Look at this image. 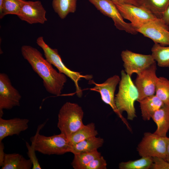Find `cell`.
Masks as SVG:
<instances>
[{
    "label": "cell",
    "instance_id": "19",
    "mask_svg": "<svg viewBox=\"0 0 169 169\" xmlns=\"http://www.w3.org/2000/svg\"><path fill=\"white\" fill-rule=\"evenodd\" d=\"M104 142V140L100 137H91L71 145L69 152L74 155L93 151L101 147Z\"/></svg>",
    "mask_w": 169,
    "mask_h": 169
},
{
    "label": "cell",
    "instance_id": "1",
    "mask_svg": "<svg viewBox=\"0 0 169 169\" xmlns=\"http://www.w3.org/2000/svg\"><path fill=\"white\" fill-rule=\"evenodd\" d=\"M21 52L33 71L42 79L46 91L54 95H60L67 82V76L55 69L35 48L24 45L21 47Z\"/></svg>",
    "mask_w": 169,
    "mask_h": 169
},
{
    "label": "cell",
    "instance_id": "2",
    "mask_svg": "<svg viewBox=\"0 0 169 169\" xmlns=\"http://www.w3.org/2000/svg\"><path fill=\"white\" fill-rule=\"evenodd\" d=\"M138 97V90L131 77L122 70L118 91L115 96V105L119 113L122 115V113L125 111L127 119L133 120L136 117L134 103Z\"/></svg>",
    "mask_w": 169,
    "mask_h": 169
},
{
    "label": "cell",
    "instance_id": "13",
    "mask_svg": "<svg viewBox=\"0 0 169 169\" xmlns=\"http://www.w3.org/2000/svg\"><path fill=\"white\" fill-rule=\"evenodd\" d=\"M169 26L161 18H157L136 29L138 33L151 39L155 43L169 45Z\"/></svg>",
    "mask_w": 169,
    "mask_h": 169
},
{
    "label": "cell",
    "instance_id": "33",
    "mask_svg": "<svg viewBox=\"0 0 169 169\" xmlns=\"http://www.w3.org/2000/svg\"><path fill=\"white\" fill-rule=\"evenodd\" d=\"M0 166H1L5 154L4 152V146L1 142H0Z\"/></svg>",
    "mask_w": 169,
    "mask_h": 169
},
{
    "label": "cell",
    "instance_id": "26",
    "mask_svg": "<svg viewBox=\"0 0 169 169\" xmlns=\"http://www.w3.org/2000/svg\"><path fill=\"white\" fill-rule=\"evenodd\" d=\"M153 162L151 157H141L136 160L122 162L119 165L120 169H151Z\"/></svg>",
    "mask_w": 169,
    "mask_h": 169
},
{
    "label": "cell",
    "instance_id": "15",
    "mask_svg": "<svg viewBox=\"0 0 169 169\" xmlns=\"http://www.w3.org/2000/svg\"><path fill=\"white\" fill-rule=\"evenodd\" d=\"M29 120L15 118L8 120L0 117V142L5 137L19 135L28 128Z\"/></svg>",
    "mask_w": 169,
    "mask_h": 169
},
{
    "label": "cell",
    "instance_id": "16",
    "mask_svg": "<svg viewBox=\"0 0 169 169\" xmlns=\"http://www.w3.org/2000/svg\"><path fill=\"white\" fill-rule=\"evenodd\" d=\"M151 119L157 126L154 133L161 136H166L169 130V105L164 104L155 111Z\"/></svg>",
    "mask_w": 169,
    "mask_h": 169
},
{
    "label": "cell",
    "instance_id": "27",
    "mask_svg": "<svg viewBox=\"0 0 169 169\" xmlns=\"http://www.w3.org/2000/svg\"><path fill=\"white\" fill-rule=\"evenodd\" d=\"M165 105H169V80L163 77H158L155 94Z\"/></svg>",
    "mask_w": 169,
    "mask_h": 169
},
{
    "label": "cell",
    "instance_id": "17",
    "mask_svg": "<svg viewBox=\"0 0 169 169\" xmlns=\"http://www.w3.org/2000/svg\"><path fill=\"white\" fill-rule=\"evenodd\" d=\"M140 104L142 119L149 120L158 110L164 104L155 95L146 97L138 101Z\"/></svg>",
    "mask_w": 169,
    "mask_h": 169
},
{
    "label": "cell",
    "instance_id": "10",
    "mask_svg": "<svg viewBox=\"0 0 169 169\" xmlns=\"http://www.w3.org/2000/svg\"><path fill=\"white\" fill-rule=\"evenodd\" d=\"M156 62L137 74L135 84L139 93L137 101L155 94L158 78L156 75Z\"/></svg>",
    "mask_w": 169,
    "mask_h": 169
},
{
    "label": "cell",
    "instance_id": "20",
    "mask_svg": "<svg viewBox=\"0 0 169 169\" xmlns=\"http://www.w3.org/2000/svg\"><path fill=\"white\" fill-rule=\"evenodd\" d=\"M140 6L161 18L169 6V0H138Z\"/></svg>",
    "mask_w": 169,
    "mask_h": 169
},
{
    "label": "cell",
    "instance_id": "21",
    "mask_svg": "<svg viewBox=\"0 0 169 169\" xmlns=\"http://www.w3.org/2000/svg\"><path fill=\"white\" fill-rule=\"evenodd\" d=\"M98 134L95 124L91 122L83 126L68 138L71 145L76 144Z\"/></svg>",
    "mask_w": 169,
    "mask_h": 169
},
{
    "label": "cell",
    "instance_id": "28",
    "mask_svg": "<svg viewBox=\"0 0 169 169\" xmlns=\"http://www.w3.org/2000/svg\"><path fill=\"white\" fill-rule=\"evenodd\" d=\"M107 163L101 155L91 161L84 169H106Z\"/></svg>",
    "mask_w": 169,
    "mask_h": 169
},
{
    "label": "cell",
    "instance_id": "23",
    "mask_svg": "<svg viewBox=\"0 0 169 169\" xmlns=\"http://www.w3.org/2000/svg\"><path fill=\"white\" fill-rule=\"evenodd\" d=\"M151 51V54L159 66L169 68V45L155 43Z\"/></svg>",
    "mask_w": 169,
    "mask_h": 169
},
{
    "label": "cell",
    "instance_id": "22",
    "mask_svg": "<svg viewBox=\"0 0 169 169\" xmlns=\"http://www.w3.org/2000/svg\"><path fill=\"white\" fill-rule=\"evenodd\" d=\"M77 0H53L52 7L55 12L62 19H64L76 9Z\"/></svg>",
    "mask_w": 169,
    "mask_h": 169
},
{
    "label": "cell",
    "instance_id": "11",
    "mask_svg": "<svg viewBox=\"0 0 169 169\" xmlns=\"http://www.w3.org/2000/svg\"><path fill=\"white\" fill-rule=\"evenodd\" d=\"M21 96L12 85L8 75L0 74V116L2 117L4 109L10 110L19 106Z\"/></svg>",
    "mask_w": 169,
    "mask_h": 169
},
{
    "label": "cell",
    "instance_id": "24",
    "mask_svg": "<svg viewBox=\"0 0 169 169\" xmlns=\"http://www.w3.org/2000/svg\"><path fill=\"white\" fill-rule=\"evenodd\" d=\"M73 159L71 163L74 169H84L93 160L101 156L97 150L88 152L82 153L74 155Z\"/></svg>",
    "mask_w": 169,
    "mask_h": 169
},
{
    "label": "cell",
    "instance_id": "18",
    "mask_svg": "<svg viewBox=\"0 0 169 169\" xmlns=\"http://www.w3.org/2000/svg\"><path fill=\"white\" fill-rule=\"evenodd\" d=\"M2 169H30L33 164L18 153L5 154Z\"/></svg>",
    "mask_w": 169,
    "mask_h": 169
},
{
    "label": "cell",
    "instance_id": "34",
    "mask_svg": "<svg viewBox=\"0 0 169 169\" xmlns=\"http://www.w3.org/2000/svg\"><path fill=\"white\" fill-rule=\"evenodd\" d=\"M165 160L169 163V137H168L167 138Z\"/></svg>",
    "mask_w": 169,
    "mask_h": 169
},
{
    "label": "cell",
    "instance_id": "9",
    "mask_svg": "<svg viewBox=\"0 0 169 169\" xmlns=\"http://www.w3.org/2000/svg\"><path fill=\"white\" fill-rule=\"evenodd\" d=\"M114 4L123 18L129 20L136 30L157 18L141 6L131 4Z\"/></svg>",
    "mask_w": 169,
    "mask_h": 169
},
{
    "label": "cell",
    "instance_id": "4",
    "mask_svg": "<svg viewBox=\"0 0 169 169\" xmlns=\"http://www.w3.org/2000/svg\"><path fill=\"white\" fill-rule=\"evenodd\" d=\"M84 112L77 103L67 102L61 107L58 114L57 127L61 133L69 138L83 126Z\"/></svg>",
    "mask_w": 169,
    "mask_h": 169
},
{
    "label": "cell",
    "instance_id": "31",
    "mask_svg": "<svg viewBox=\"0 0 169 169\" xmlns=\"http://www.w3.org/2000/svg\"><path fill=\"white\" fill-rule=\"evenodd\" d=\"M114 3L118 4H131L140 6L138 0H110Z\"/></svg>",
    "mask_w": 169,
    "mask_h": 169
},
{
    "label": "cell",
    "instance_id": "8",
    "mask_svg": "<svg viewBox=\"0 0 169 169\" xmlns=\"http://www.w3.org/2000/svg\"><path fill=\"white\" fill-rule=\"evenodd\" d=\"M120 78L119 75H115L107 79L104 82L101 84L95 83L93 80H90V82L95 84V86L90 90L99 92L102 101L109 105L122 119L128 129L131 127L126 120L118 112L115 104V92L117 85L119 84Z\"/></svg>",
    "mask_w": 169,
    "mask_h": 169
},
{
    "label": "cell",
    "instance_id": "5",
    "mask_svg": "<svg viewBox=\"0 0 169 169\" xmlns=\"http://www.w3.org/2000/svg\"><path fill=\"white\" fill-rule=\"evenodd\" d=\"M36 43L43 51L45 59L58 69L59 72L65 75L74 82L76 89V95L81 97L83 95L82 90L79 85V81L82 78L91 80L93 78L91 75H83L80 73L72 70L68 68L62 61L58 50L52 49L44 41L42 36L38 37Z\"/></svg>",
    "mask_w": 169,
    "mask_h": 169
},
{
    "label": "cell",
    "instance_id": "30",
    "mask_svg": "<svg viewBox=\"0 0 169 169\" xmlns=\"http://www.w3.org/2000/svg\"><path fill=\"white\" fill-rule=\"evenodd\" d=\"M152 158L153 162L151 169H169V163L165 159L157 157Z\"/></svg>",
    "mask_w": 169,
    "mask_h": 169
},
{
    "label": "cell",
    "instance_id": "35",
    "mask_svg": "<svg viewBox=\"0 0 169 169\" xmlns=\"http://www.w3.org/2000/svg\"><path fill=\"white\" fill-rule=\"evenodd\" d=\"M3 0H0V10L1 9L2 7Z\"/></svg>",
    "mask_w": 169,
    "mask_h": 169
},
{
    "label": "cell",
    "instance_id": "3",
    "mask_svg": "<svg viewBox=\"0 0 169 169\" xmlns=\"http://www.w3.org/2000/svg\"><path fill=\"white\" fill-rule=\"evenodd\" d=\"M44 125H42L36 135L31 138V146L35 151L49 155H61L69 152L70 145L68 138L64 134L61 133L47 136L39 133L40 129Z\"/></svg>",
    "mask_w": 169,
    "mask_h": 169
},
{
    "label": "cell",
    "instance_id": "7",
    "mask_svg": "<svg viewBox=\"0 0 169 169\" xmlns=\"http://www.w3.org/2000/svg\"><path fill=\"white\" fill-rule=\"evenodd\" d=\"M88 0L103 14L110 18L118 29L132 34L138 33L130 23L125 21L116 5L110 0Z\"/></svg>",
    "mask_w": 169,
    "mask_h": 169
},
{
    "label": "cell",
    "instance_id": "32",
    "mask_svg": "<svg viewBox=\"0 0 169 169\" xmlns=\"http://www.w3.org/2000/svg\"><path fill=\"white\" fill-rule=\"evenodd\" d=\"M166 25L169 26V6L167 8L161 18Z\"/></svg>",
    "mask_w": 169,
    "mask_h": 169
},
{
    "label": "cell",
    "instance_id": "14",
    "mask_svg": "<svg viewBox=\"0 0 169 169\" xmlns=\"http://www.w3.org/2000/svg\"><path fill=\"white\" fill-rule=\"evenodd\" d=\"M46 12L40 1H26L17 16L30 24H43L47 21Z\"/></svg>",
    "mask_w": 169,
    "mask_h": 169
},
{
    "label": "cell",
    "instance_id": "29",
    "mask_svg": "<svg viewBox=\"0 0 169 169\" xmlns=\"http://www.w3.org/2000/svg\"><path fill=\"white\" fill-rule=\"evenodd\" d=\"M26 146L28 149V154L33 164V169H42L35 155V150L29 144L26 142Z\"/></svg>",
    "mask_w": 169,
    "mask_h": 169
},
{
    "label": "cell",
    "instance_id": "6",
    "mask_svg": "<svg viewBox=\"0 0 169 169\" xmlns=\"http://www.w3.org/2000/svg\"><path fill=\"white\" fill-rule=\"evenodd\" d=\"M167 138L154 133L145 132L137 146V151L141 157H157L165 160Z\"/></svg>",
    "mask_w": 169,
    "mask_h": 169
},
{
    "label": "cell",
    "instance_id": "12",
    "mask_svg": "<svg viewBox=\"0 0 169 169\" xmlns=\"http://www.w3.org/2000/svg\"><path fill=\"white\" fill-rule=\"evenodd\" d=\"M121 56L124 71L131 77L134 73L138 74L156 62L151 54L136 53L127 49L122 51Z\"/></svg>",
    "mask_w": 169,
    "mask_h": 169
},
{
    "label": "cell",
    "instance_id": "25",
    "mask_svg": "<svg viewBox=\"0 0 169 169\" xmlns=\"http://www.w3.org/2000/svg\"><path fill=\"white\" fill-rule=\"evenodd\" d=\"M25 1V0H3L0 10V19L8 14L18 16Z\"/></svg>",
    "mask_w": 169,
    "mask_h": 169
}]
</instances>
